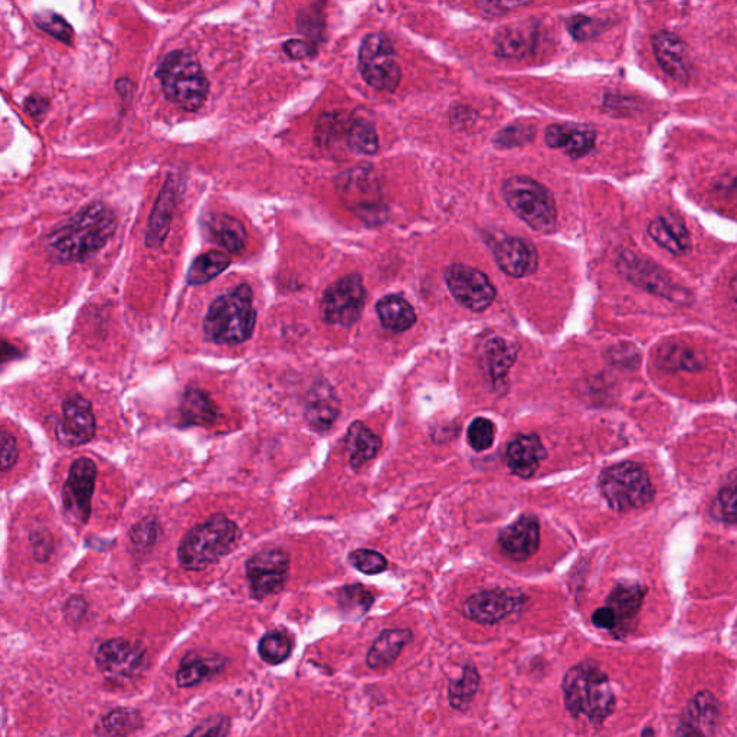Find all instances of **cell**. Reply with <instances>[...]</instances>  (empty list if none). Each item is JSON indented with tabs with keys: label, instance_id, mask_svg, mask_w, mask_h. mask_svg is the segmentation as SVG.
I'll list each match as a JSON object with an SVG mask.
<instances>
[{
	"label": "cell",
	"instance_id": "39",
	"mask_svg": "<svg viewBox=\"0 0 737 737\" xmlns=\"http://www.w3.org/2000/svg\"><path fill=\"white\" fill-rule=\"evenodd\" d=\"M293 640L283 631L267 632L258 644V654L270 666H278L293 653Z\"/></svg>",
	"mask_w": 737,
	"mask_h": 737
},
{
	"label": "cell",
	"instance_id": "30",
	"mask_svg": "<svg viewBox=\"0 0 737 737\" xmlns=\"http://www.w3.org/2000/svg\"><path fill=\"white\" fill-rule=\"evenodd\" d=\"M219 408L201 389L189 388L180 406V421L185 427L211 425L218 419Z\"/></svg>",
	"mask_w": 737,
	"mask_h": 737
},
{
	"label": "cell",
	"instance_id": "54",
	"mask_svg": "<svg viewBox=\"0 0 737 737\" xmlns=\"http://www.w3.org/2000/svg\"><path fill=\"white\" fill-rule=\"evenodd\" d=\"M529 3L520 2H484L478 3V8L481 9L483 15L486 16H500L504 13L509 12L510 9L520 8V6H526Z\"/></svg>",
	"mask_w": 737,
	"mask_h": 737
},
{
	"label": "cell",
	"instance_id": "50",
	"mask_svg": "<svg viewBox=\"0 0 737 737\" xmlns=\"http://www.w3.org/2000/svg\"><path fill=\"white\" fill-rule=\"evenodd\" d=\"M88 604L83 596L75 595L68 599L64 607V617L70 624H80L87 615Z\"/></svg>",
	"mask_w": 737,
	"mask_h": 737
},
{
	"label": "cell",
	"instance_id": "51",
	"mask_svg": "<svg viewBox=\"0 0 737 737\" xmlns=\"http://www.w3.org/2000/svg\"><path fill=\"white\" fill-rule=\"evenodd\" d=\"M284 52L293 60H306L313 58L317 54V48L310 42L301 41V39H291L283 45Z\"/></svg>",
	"mask_w": 737,
	"mask_h": 737
},
{
	"label": "cell",
	"instance_id": "28",
	"mask_svg": "<svg viewBox=\"0 0 737 737\" xmlns=\"http://www.w3.org/2000/svg\"><path fill=\"white\" fill-rule=\"evenodd\" d=\"M648 235L673 255H686L691 250V237L683 221L661 216L648 225Z\"/></svg>",
	"mask_w": 737,
	"mask_h": 737
},
{
	"label": "cell",
	"instance_id": "15",
	"mask_svg": "<svg viewBox=\"0 0 737 737\" xmlns=\"http://www.w3.org/2000/svg\"><path fill=\"white\" fill-rule=\"evenodd\" d=\"M523 601V596L509 591H484L465 601L463 614L478 624H497L519 611Z\"/></svg>",
	"mask_w": 737,
	"mask_h": 737
},
{
	"label": "cell",
	"instance_id": "11",
	"mask_svg": "<svg viewBox=\"0 0 737 737\" xmlns=\"http://www.w3.org/2000/svg\"><path fill=\"white\" fill-rule=\"evenodd\" d=\"M445 281L457 303L476 313L488 309L496 298V288L487 275L476 268L461 264L451 265L445 271Z\"/></svg>",
	"mask_w": 737,
	"mask_h": 737
},
{
	"label": "cell",
	"instance_id": "53",
	"mask_svg": "<svg viewBox=\"0 0 737 737\" xmlns=\"http://www.w3.org/2000/svg\"><path fill=\"white\" fill-rule=\"evenodd\" d=\"M594 26L592 19L585 18V16H575L568 22L569 31L576 39H586L591 36Z\"/></svg>",
	"mask_w": 737,
	"mask_h": 737
},
{
	"label": "cell",
	"instance_id": "27",
	"mask_svg": "<svg viewBox=\"0 0 737 737\" xmlns=\"http://www.w3.org/2000/svg\"><path fill=\"white\" fill-rule=\"evenodd\" d=\"M176 208V191L172 179L167 180L165 188L160 192L159 198L150 216L149 228H147L146 244L150 248L162 247L163 242L169 234L172 224L173 212Z\"/></svg>",
	"mask_w": 737,
	"mask_h": 737
},
{
	"label": "cell",
	"instance_id": "14",
	"mask_svg": "<svg viewBox=\"0 0 737 737\" xmlns=\"http://www.w3.org/2000/svg\"><path fill=\"white\" fill-rule=\"evenodd\" d=\"M96 435V417L90 402L80 395L71 396L62 405V418L58 422L57 438L65 447H80Z\"/></svg>",
	"mask_w": 737,
	"mask_h": 737
},
{
	"label": "cell",
	"instance_id": "34",
	"mask_svg": "<svg viewBox=\"0 0 737 737\" xmlns=\"http://www.w3.org/2000/svg\"><path fill=\"white\" fill-rule=\"evenodd\" d=\"M143 726L142 714L129 707L111 710L98 723L96 733L100 737H127Z\"/></svg>",
	"mask_w": 737,
	"mask_h": 737
},
{
	"label": "cell",
	"instance_id": "24",
	"mask_svg": "<svg viewBox=\"0 0 737 737\" xmlns=\"http://www.w3.org/2000/svg\"><path fill=\"white\" fill-rule=\"evenodd\" d=\"M345 448L353 470H360L379 454L382 440L363 422L356 421L347 429Z\"/></svg>",
	"mask_w": 737,
	"mask_h": 737
},
{
	"label": "cell",
	"instance_id": "1",
	"mask_svg": "<svg viewBox=\"0 0 737 737\" xmlns=\"http://www.w3.org/2000/svg\"><path fill=\"white\" fill-rule=\"evenodd\" d=\"M117 228L114 212L104 203L85 206L45 238V248L54 260L80 262L96 255Z\"/></svg>",
	"mask_w": 737,
	"mask_h": 737
},
{
	"label": "cell",
	"instance_id": "17",
	"mask_svg": "<svg viewBox=\"0 0 737 737\" xmlns=\"http://www.w3.org/2000/svg\"><path fill=\"white\" fill-rule=\"evenodd\" d=\"M504 555L516 562L532 558L540 545V526L535 516H523L500 533Z\"/></svg>",
	"mask_w": 737,
	"mask_h": 737
},
{
	"label": "cell",
	"instance_id": "16",
	"mask_svg": "<svg viewBox=\"0 0 737 737\" xmlns=\"http://www.w3.org/2000/svg\"><path fill=\"white\" fill-rule=\"evenodd\" d=\"M494 260L510 277L523 278L535 273L539 257L535 245L526 239L507 237L494 245Z\"/></svg>",
	"mask_w": 737,
	"mask_h": 737
},
{
	"label": "cell",
	"instance_id": "37",
	"mask_svg": "<svg viewBox=\"0 0 737 737\" xmlns=\"http://www.w3.org/2000/svg\"><path fill=\"white\" fill-rule=\"evenodd\" d=\"M478 687H480V676L476 668L465 667L463 676L458 680H452L448 686V699H450L451 706L458 712H467L477 694Z\"/></svg>",
	"mask_w": 737,
	"mask_h": 737
},
{
	"label": "cell",
	"instance_id": "2",
	"mask_svg": "<svg viewBox=\"0 0 737 737\" xmlns=\"http://www.w3.org/2000/svg\"><path fill=\"white\" fill-rule=\"evenodd\" d=\"M252 300L254 294L247 284L216 298L203 321L206 339L226 346H237L250 340L257 324V311Z\"/></svg>",
	"mask_w": 737,
	"mask_h": 737
},
{
	"label": "cell",
	"instance_id": "5",
	"mask_svg": "<svg viewBox=\"0 0 737 737\" xmlns=\"http://www.w3.org/2000/svg\"><path fill=\"white\" fill-rule=\"evenodd\" d=\"M170 103L185 111L199 110L209 94V81L198 58L188 49L167 54L156 72Z\"/></svg>",
	"mask_w": 737,
	"mask_h": 737
},
{
	"label": "cell",
	"instance_id": "38",
	"mask_svg": "<svg viewBox=\"0 0 737 737\" xmlns=\"http://www.w3.org/2000/svg\"><path fill=\"white\" fill-rule=\"evenodd\" d=\"M346 140L350 149L360 155H375L379 149L378 133L366 119H353L347 124Z\"/></svg>",
	"mask_w": 737,
	"mask_h": 737
},
{
	"label": "cell",
	"instance_id": "36",
	"mask_svg": "<svg viewBox=\"0 0 737 737\" xmlns=\"http://www.w3.org/2000/svg\"><path fill=\"white\" fill-rule=\"evenodd\" d=\"M231 264V258L225 252L211 251L199 255L192 262L188 271L189 286H202L214 280L219 274L224 273Z\"/></svg>",
	"mask_w": 737,
	"mask_h": 737
},
{
	"label": "cell",
	"instance_id": "43",
	"mask_svg": "<svg viewBox=\"0 0 737 737\" xmlns=\"http://www.w3.org/2000/svg\"><path fill=\"white\" fill-rule=\"evenodd\" d=\"M349 562L357 571L365 575H379L388 568V560L375 550L357 549L350 553Z\"/></svg>",
	"mask_w": 737,
	"mask_h": 737
},
{
	"label": "cell",
	"instance_id": "40",
	"mask_svg": "<svg viewBox=\"0 0 737 737\" xmlns=\"http://www.w3.org/2000/svg\"><path fill=\"white\" fill-rule=\"evenodd\" d=\"M339 607L349 617H362L372 607L373 595L362 585L345 586L339 591Z\"/></svg>",
	"mask_w": 737,
	"mask_h": 737
},
{
	"label": "cell",
	"instance_id": "48",
	"mask_svg": "<svg viewBox=\"0 0 737 737\" xmlns=\"http://www.w3.org/2000/svg\"><path fill=\"white\" fill-rule=\"evenodd\" d=\"M532 137L533 133H530L529 127L512 126L501 131L499 136H497L496 142L503 147H516L529 142V140H532Z\"/></svg>",
	"mask_w": 737,
	"mask_h": 737
},
{
	"label": "cell",
	"instance_id": "23",
	"mask_svg": "<svg viewBox=\"0 0 737 737\" xmlns=\"http://www.w3.org/2000/svg\"><path fill=\"white\" fill-rule=\"evenodd\" d=\"M547 146L552 149H562L571 157L589 155L595 147V131L589 129H575V127L553 124L547 127L545 133Z\"/></svg>",
	"mask_w": 737,
	"mask_h": 737
},
{
	"label": "cell",
	"instance_id": "12",
	"mask_svg": "<svg viewBox=\"0 0 737 737\" xmlns=\"http://www.w3.org/2000/svg\"><path fill=\"white\" fill-rule=\"evenodd\" d=\"M96 664L104 676L127 680L143 673L147 666V651L140 642L114 638L98 648Z\"/></svg>",
	"mask_w": 737,
	"mask_h": 737
},
{
	"label": "cell",
	"instance_id": "52",
	"mask_svg": "<svg viewBox=\"0 0 737 737\" xmlns=\"http://www.w3.org/2000/svg\"><path fill=\"white\" fill-rule=\"evenodd\" d=\"M592 622L599 630L614 631L617 627V619H615L614 612L612 609L605 605V607L596 609L594 615H592Z\"/></svg>",
	"mask_w": 737,
	"mask_h": 737
},
{
	"label": "cell",
	"instance_id": "19",
	"mask_svg": "<svg viewBox=\"0 0 737 737\" xmlns=\"http://www.w3.org/2000/svg\"><path fill=\"white\" fill-rule=\"evenodd\" d=\"M653 48L655 58L661 70L677 83H686L690 77V62L686 45L671 32L661 31L654 35Z\"/></svg>",
	"mask_w": 737,
	"mask_h": 737
},
{
	"label": "cell",
	"instance_id": "8",
	"mask_svg": "<svg viewBox=\"0 0 737 737\" xmlns=\"http://www.w3.org/2000/svg\"><path fill=\"white\" fill-rule=\"evenodd\" d=\"M359 70L375 90L393 93L401 84L402 72L392 42L382 34H370L359 49Z\"/></svg>",
	"mask_w": 737,
	"mask_h": 737
},
{
	"label": "cell",
	"instance_id": "13",
	"mask_svg": "<svg viewBox=\"0 0 737 737\" xmlns=\"http://www.w3.org/2000/svg\"><path fill=\"white\" fill-rule=\"evenodd\" d=\"M97 465L87 457L72 463L70 474L62 488L65 512L78 523H87L91 516V500L96 486Z\"/></svg>",
	"mask_w": 737,
	"mask_h": 737
},
{
	"label": "cell",
	"instance_id": "10",
	"mask_svg": "<svg viewBox=\"0 0 737 737\" xmlns=\"http://www.w3.org/2000/svg\"><path fill=\"white\" fill-rule=\"evenodd\" d=\"M245 571L255 599L277 595L286 586L290 555L280 547H267L247 560Z\"/></svg>",
	"mask_w": 737,
	"mask_h": 737
},
{
	"label": "cell",
	"instance_id": "18",
	"mask_svg": "<svg viewBox=\"0 0 737 737\" xmlns=\"http://www.w3.org/2000/svg\"><path fill=\"white\" fill-rule=\"evenodd\" d=\"M619 267L632 283L644 287V290L651 291V293L658 294V296L671 298L673 301L683 300L684 291L681 290V287L674 286L673 281L667 278V275L661 273L653 264H648L647 261L635 257L634 254L621 255Z\"/></svg>",
	"mask_w": 737,
	"mask_h": 737
},
{
	"label": "cell",
	"instance_id": "35",
	"mask_svg": "<svg viewBox=\"0 0 737 737\" xmlns=\"http://www.w3.org/2000/svg\"><path fill=\"white\" fill-rule=\"evenodd\" d=\"M517 347L510 345L504 339H490L484 345V362L493 381L499 382L506 378L510 368L516 360Z\"/></svg>",
	"mask_w": 737,
	"mask_h": 737
},
{
	"label": "cell",
	"instance_id": "49",
	"mask_svg": "<svg viewBox=\"0 0 737 737\" xmlns=\"http://www.w3.org/2000/svg\"><path fill=\"white\" fill-rule=\"evenodd\" d=\"M717 501H719V510H720V514H722V519L725 520L726 523L735 524L736 523V487H735V484H732V486L723 488V490L720 491L719 493V497H717Z\"/></svg>",
	"mask_w": 737,
	"mask_h": 737
},
{
	"label": "cell",
	"instance_id": "29",
	"mask_svg": "<svg viewBox=\"0 0 737 737\" xmlns=\"http://www.w3.org/2000/svg\"><path fill=\"white\" fill-rule=\"evenodd\" d=\"M206 231L215 244L231 254H241L247 247V232L238 219L229 215H212L206 222Z\"/></svg>",
	"mask_w": 737,
	"mask_h": 737
},
{
	"label": "cell",
	"instance_id": "44",
	"mask_svg": "<svg viewBox=\"0 0 737 737\" xmlns=\"http://www.w3.org/2000/svg\"><path fill=\"white\" fill-rule=\"evenodd\" d=\"M494 437H496V429L490 419L477 418L468 427L467 440L473 450H488L493 445Z\"/></svg>",
	"mask_w": 737,
	"mask_h": 737
},
{
	"label": "cell",
	"instance_id": "9",
	"mask_svg": "<svg viewBox=\"0 0 737 737\" xmlns=\"http://www.w3.org/2000/svg\"><path fill=\"white\" fill-rule=\"evenodd\" d=\"M366 291L362 277L346 275L324 291L321 300V317L332 326L350 327L362 317Z\"/></svg>",
	"mask_w": 737,
	"mask_h": 737
},
{
	"label": "cell",
	"instance_id": "31",
	"mask_svg": "<svg viewBox=\"0 0 737 737\" xmlns=\"http://www.w3.org/2000/svg\"><path fill=\"white\" fill-rule=\"evenodd\" d=\"M536 32L532 25L514 24L504 26L497 32L496 51L500 57L523 58L535 47Z\"/></svg>",
	"mask_w": 737,
	"mask_h": 737
},
{
	"label": "cell",
	"instance_id": "42",
	"mask_svg": "<svg viewBox=\"0 0 737 737\" xmlns=\"http://www.w3.org/2000/svg\"><path fill=\"white\" fill-rule=\"evenodd\" d=\"M160 535V526L155 519H144L130 532V542L139 553H147L155 547Z\"/></svg>",
	"mask_w": 737,
	"mask_h": 737
},
{
	"label": "cell",
	"instance_id": "47",
	"mask_svg": "<svg viewBox=\"0 0 737 737\" xmlns=\"http://www.w3.org/2000/svg\"><path fill=\"white\" fill-rule=\"evenodd\" d=\"M31 547L32 552L36 560L39 562H45L51 556L52 550H54V542H52V535L45 529H36L31 533Z\"/></svg>",
	"mask_w": 737,
	"mask_h": 737
},
{
	"label": "cell",
	"instance_id": "46",
	"mask_svg": "<svg viewBox=\"0 0 737 737\" xmlns=\"http://www.w3.org/2000/svg\"><path fill=\"white\" fill-rule=\"evenodd\" d=\"M19 457L18 441L11 432L0 431V471H9Z\"/></svg>",
	"mask_w": 737,
	"mask_h": 737
},
{
	"label": "cell",
	"instance_id": "7",
	"mask_svg": "<svg viewBox=\"0 0 737 737\" xmlns=\"http://www.w3.org/2000/svg\"><path fill=\"white\" fill-rule=\"evenodd\" d=\"M599 490L615 512H631L653 501L651 478L640 464L619 463L605 468L599 476Z\"/></svg>",
	"mask_w": 737,
	"mask_h": 737
},
{
	"label": "cell",
	"instance_id": "26",
	"mask_svg": "<svg viewBox=\"0 0 737 737\" xmlns=\"http://www.w3.org/2000/svg\"><path fill=\"white\" fill-rule=\"evenodd\" d=\"M304 417L313 431L324 432L332 428L339 417V404L330 385L314 386Z\"/></svg>",
	"mask_w": 737,
	"mask_h": 737
},
{
	"label": "cell",
	"instance_id": "4",
	"mask_svg": "<svg viewBox=\"0 0 737 737\" xmlns=\"http://www.w3.org/2000/svg\"><path fill=\"white\" fill-rule=\"evenodd\" d=\"M239 539L237 524L224 514H215L183 536L178 559L186 571H205L228 555Z\"/></svg>",
	"mask_w": 737,
	"mask_h": 737
},
{
	"label": "cell",
	"instance_id": "41",
	"mask_svg": "<svg viewBox=\"0 0 737 737\" xmlns=\"http://www.w3.org/2000/svg\"><path fill=\"white\" fill-rule=\"evenodd\" d=\"M35 24L48 35L60 39L64 44H71L74 39V31L71 25L62 16L52 11L39 12L35 15Z\"/></svg>",
	"mask_w": 737,
	"mask_h": 737
},
{
	"label": "cell",
	"instance_id": "57",
	"mask_svg": "<svg viewBox=\"0 0 737 737\" xmlns=\"http://www.w3.org/2000/svg\"><path fill=\"white\" fill-rule=\"evenodd\" d=\"M641 737H655L654 730L651 729V727H647V729H645L644 732H642Z\"/></svg>",
	"mask_w": 737,
	"mask_h": 737
},
{
	"label": "cell",
	"instance_id": "20",
	"mask_svg": "<svg viewBox=\"0 0 737 737\" xmlns=\"http://www.w3.org/2000/svg\"><path fill=\"white\" fill-rule=\"evenodd\" d=\"M720 719L719 703L712 694L703 691L691 700L683 723L680 737H707L712 735Z\"/></svg>",
	"mask_w": 737,
	"mask_h": 737
},
{
	"label": "cell",
	"instance_id": "56",
	"mask_svg": "<svg viewBox=\"0 0 737 737\" xmlns=\"http://www.w3.org/2000/svg\"><path fill=\"white\" fill-rule=\"evenodd\" d=\"M13 350L15 349H13L12 346L5 345V343H0V356L6 355V353H11L13 352Z\"/></svg>",
	"mask_w": 737,
	"mask_h": 737
},
{
	"label": "cell",
	"instance_id": "32",
	"mask_svg": "<svg viewBox=\"0 0 737 737\" xmlns=\"http://www.w3.org/2000/svg\"><path fill=\"white\" fill-rule=\"evenodd\" d=\"M376 313L382 326L395 333L406 332L417 323L414 307L404 297L396 294L381 298L376 304Z\"/></svg>",
	"mask_w": 737,
	"mask_h": 737
},
{
	"label": "cell",
	"instance_id": "25",
	"mask_svg": "<svg viewBox=\"0 0 737 737\" xmlns=\"http://www.w3.org/2000/svg\"><path fill=\"white\" fill-rule=\"evenodd\" d=\"M412 640H414V634L409 630L383 631L370 647L366 663L372 670L391 667Z\"/></svg>",
	"mask_w": 737,
	"mask_h": 737
},
{
	"label": "cell",
	"instance_id": "3",
	"mask_svg": "<svg viewBox=\"0 0 737 737\" xmlns=\"http://www.w3.org/2000/svg\"><path fill=\"white\" fill-rule=\"evenodd\" d=\"M563 697L569 712L599 725L615 709V694L604 671L592 663L572 667L563 678Z\"/></svg>",
	"mask_w": 737,
	"mask_h": 737
},
{
	"label": "cell",
	"instance_id": "22",
	"mask_svg": "<svg viewBox=\"0 0 737 737\" xmlns=\"http://www.w3.org/2000/svg\"><path fill=\"white\" fill-rule=\"evenodd\" d=\"M647 589L637 583H621L618 585L611 595L608 596L607 605L614 612L617 619V627L615 632L618 634H627L632 631V624L640 612L642 601L645 598Z\"/></svg>",
	"mask_w": 737,
	"mask_h": 737
},
{
	"label": "cell",
	"instance_id": "21",
	"mask_svg": "<svg viewBox=\"0 0 737 737\" xmlns=\"http://www.w3.org/2000/svg\"><path fill=\"white\" fill-rule=\"evenodd\" d=\"M545 458L546 448L537 435H520L510 442L506 451L507 467L520 478L535 476Z\"/></svg>",
	"mask_w": 737,
	"mask_h": 737
},
{
	"label": "cell",
	"instance_id": "33",
	"mask_svg": "<svg viewBox=\"0 0 737 737\" xmlns=\"http://www.w3.org/2000/svg\"><path fill=\"white\" fill-rule=\"evenodd\" d=\"M225 661L222 658H202L195 655H186L178 673H176V684L180 689L198 686L206 678L214 676L222 670Z\"/></svg>",
	"mask_w": 737,
	"mask_h": 737
},
{
	"label": "cell",
	"instance_id": "45",
	"mask_svg": "<svg viewBox=\"0 0 737 737\" xmlns=\"http://www.w3.org/2000/svg\"><path fill=\"white\" fill-rule=\"evenodd\" d=\"M229 725L231 723H229L228 717L222 716V714L208 717L186 737H226Z\"/></svg>",
	"mask_w": 737,
	"mask_h": 737
},
{
	"label": "cell",
	"instance_id": "55",
	"mask_svg": "<svg viewBox=\"0 0 737 737\" xmlns=\"http://www.w3.org/2000/svg\"><path fill=\"white\" fill-rule=\"evenodd\" d=\"M25 110L26 113L31 114L32 117L39 119V117H42L47 113L48 100L41 96H31L25 101Z\"/></svg>",
	"mask_w": 737,
	"mask_h": 737
},
{
	"label": "cell",
	"instance_id": "6",
	"mask_svg": "<svg viewBox=\"0 0 737 737\" xmlns=\"http://www.w3.org/2000/svg\"><path fill=\"white\" fill-rule=\"evenodd\" d=\"M503 196L524 224L542 234L555 231L558 211L552 193L545 186L526 176H514L504 182Z\"/></svg>",
	"mask_w": 737,
	"mask_h": 737
}]
</instances>
